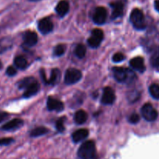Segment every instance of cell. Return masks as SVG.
Here are the masks:
<instances>
[{
	"instance_id": "1",
	"label": "cell",
	"mask_w": 159,
	"mask_h": 159,
	"mask_svg": "<svg viewBox=\"0 0 159 159\" xmlns=\"http://www.w3.org/2000/svg\"><path fill=\"white\" fill-rule=\"evenodd\" d=\"M113 76L118 82L126 84H131L135 82L137 76L132 70L128 68L114 67L113 68Z\"/></svg>"
},
{
	"instance_id": "2",
	"label": "cell",
	"mask_w": 159,
	"mask_h": 159,
	"mask_svg": "<svg viewBox=\"0 0 159 159\" xmlns=\"http://www.w3.org/2000/svg\"><path fill=\"white\" fill-rule=\"evenodd\" d=\"M78 156L81 159H98L94 141H88L84 142L78 151Z\"/></svg>"
},
{
	"instance_id": "3",
	"label": "cell",
	"mask_w": 159,
	"mask_h": 159,
	"mask_svg": "<svg viewBox=\"0 0 159 159\" xmlns=\"http://www.w3.org/2000/svg\"><path fill=\"white\" fill-rule=\"evenodd\" d=\"M130 20L134 27L138 30H142L146 28V22L144 15L139 9H134L130 16Z\"/></svg>"
},
{
	"instance_id": "4",
	"label": "cell",
	"mask_w": 159,
	"mask_h": 159,
	"mask_svg": "<svg viewBox=\"0 0 159 159\" xmlns=\"http://www.w3.org/2000/svg\"><path fill=\"white\" fill-rule=\"evenodd\" d=\"M141 115L147 121L153 122L157 120L158 113L150 103H146L141 108Z\"/></svg>"
},
{
	"instance_id": "5",
	"label": "cell",
	"mask_w": 159,
	"mask_h": 159,
	"mask_svg": "<svg viewBox=\"0 0 159 159\" xmlns=\"http://www.w3.org/2000/svg\"><path fill=\"white\" fill-rule=\"evenodd\" d=\"M82 72L76 68H69L65 75V82L67 85H72L79 82L82 79Z\"/></svg>"
},
{
	"instance_id": "6",
	"label": "cell",
	"mask_w": 159,
	"mask_h": 159,
	"mask_svg": "<svg viewBox=\"0 0 159 159\" xmlns=\"http://www.w3.org/2000/svg\"><path fill=\"white\" fill-rule=\"evenodd\" d=\"M103 37L104 34L102 30L94 29L92 32L91 37L88 39L89 45L93 48H98L103 40Z\"/></svg>"
},
{
	"instance_id": "7",
	"label": "cell",
	"mask_w": 159,
	"mask_h": 159,
	"mask_svg": "<svg viewBox=\"0 0 159 159\" xmlns=\"http://www.w3.org/2000/svg\"><path fill=\"white\" fill-rule=\"evenodd\" d=\"M107 18V11L106 8L99 6L95 9L93 16V20L95 23L98 25L103 24Z\"/></svg>"
},
{
	"instance_id": "8",
	"label": "cell",
	"mask_w": 159,
	"mask_h": 159,
	"mask_svg": "<svg viewBox=\"0 0 159 159\" xmlns=\"http://www.w3.org/2000/svg\"><path fill=\"white\" fill-rule=\"evenodd\" d=\"M115 99H116V95L113 89L110 87H106L103 90L102 99H101L102 103L104 105H111L115 102Z\"/></svg>"
},
{
	"instance_id": "9",
	"label": "cell",
	"mask_w": 159,
	"mask_h": 159,
	"mask_svg": "<svg viewBox=\"0 0 159 159\" xmlns=\"http://www.w3.org/2000/svg\"><path fill=\"white\" fill-rule=\"evenodd\" d=\"M54 28L52 21L51 19L46 17L42 20H40L38 23V29L40 31V33L43 34H48L52 31Z\"/></svg>"
},
{
	"instance_id": "10",
	"label": "cell",
	"mask_w": 159,
	"mask_h": 159,
	"mask_svg": "<svg viewBox=\"0 0 159 159\" xmlns=\"http://www.w3.org/2000/svg\"><path fill=\"white\" fill-rule=\"evenodd\" d=\"M47 107L51 111L61 112L64 110V104L61 101L49 97L47 101Z\"/></svg>"
},
{
	"instance_id": "11",
	"label": "cell",
	"mask_w": 159,
	"mask_h": 159,
	"mask_svg": "<svg viewBox=\"0 0 159 159\" xmlns=\"http://www.w3.org/2000/svg\"><path fill=\"white\" fill-rule=\"evenodd\" d=\"M24 43L27 47H33L37 44L38 41V37L37 34L33 31H26L23 36Z\"/></svg>"
},
{
	"instance_id": "12",
	"label": "cell",
	"mask_w": 159,
	"mask_h": 159,
	"mask_svg": "<svg viewBox=\"0 0 159 159\" xmlns=\"http://www.w3.org/2000/svg\"><path fill=\"white\" fill-rule=\"evenodd\" d=\"M130 65L139 72H144L145 71V65H144V59L141 57H136L134 58L131 59L130 61Z\"/></svg>"
},
{
	"instance_id": "13",
	"label": "cell",
	"mask_w": 159,
	"mask_h": 159,
	"mask_svg": "<svg viewBox=\"0 0 159 159\" xmlns=\"http://www.w3.org/2000/svg\"><path fill=\"white\" fill-rule=\"evenodd\" d=\"M69 2L67 0H61L57 3V6L55 8L56 12L61 17H63L66 15L69 11Z\"/></svg>"
},
{
	"instance_id": "14",
	"label": "cell",
	"mask_w": 159,
	"mask_h": 159,
	"mask_svg": "<svg viewBox=\"0 0 159 159\" xmlns=\"http://www.w3.org/2000/svg\"><path fill=\"white\" fill-rule=\"evenodd\" d=\"M23 121L21 119H13L12 120L9 121L8 123L5 124L1 127V130H13L16 129L20 128L21 126H23Z\"/></svg>"
},
{
	"instance_id": "15",
	"label": "cell",
	"mask_w": 159,
	"mask_h": 159,
	"mask_svg": "<svg viewBox=\"0 0 159 159\" xmlns=\"http://www.w3.org/2000/svg\"><path fill=\"white\" fill-rule=\"evenodd\" d=\"M113 11H112L111 18L113 20L118 18V17L121 16L124 12V4L120 2H113L110 4Z\"/></svg>"
},
{
	"instance_id": "16",
	"label": "cell",
	"mask_w": 159,
	"mask_h": 159,
	"mask_svg": "<svg viewBox=\"0 0 159 159\" xmlns=\"http://www.w3.org/2000/svg\"><path fill=\"white\" fill-rule=\"evenodd\" d=\"M89 136V130L87 129H79L72 134V140L74 142H81Z\"/></svg>"
},
{
	"instance_id": "17",
	"label": "cell",
	"mask_w": 159,
	"mask_h": 159,
	"mask_svg": "<svg viewBox=\"0 0 159 159\" xmlns=\"http://www.w3.org/2000/svg\"><path fill=\"white\" fill-rule=\"evenodd\" d=\"M12 39L11 37H6L0 39V54H3L12 47Z\"/></svg>"
},
{
	"instance_id": "18",
	"label": "cell",
	"mask_w": 159,
	"mask_h": 159,
	"mask_svg": "<svg viewBox=\"0 0 159 159\" xmlns=\"http://www.w3.org/2000/svg\"><path fill=\"white\" fill-rule=\"evenodd\" d=\"M39 90H40V85H39L38 82L36 81L35 82H34L32 85H30L27 89H25V93L24 94H23V97L24 98L31 97V96L37 94V93H38Z\"/></svg>"
},
{
	"instance_id": "19",
	"label": "cell",
	"mask_w": 159,
	"mask_h": 159,
	"mask_svg": "<svg viewBox=\"0 0 159 159\" xmlns=\"http://www.w3.org/2000/svg\"><path fill=\"white\" fill-rule=\"evenodd\" d=\"M61 73L59 69H57V68L53 69L52 71H51L50 78L47 79L46 84H49V85H56V84L58 83L59 80L61 79Z\"/></svg>"
},
{
	"instance_id": "20",
	"label": "cell",
	"mask_w": 159,
	"mask_h": 159,
	"mask_svg": "<svg viewBox=\"0 0 159 159\" xmlns=\"http://www.w3.org/2000/svg\"><path fill=\"white\" fill-rule=\"evenodd\" d=\"M88 119V114L86 113V112L84 111V110H80L79 111H77L75 114V122L77 124H83L84 123H85Z\"/></svg>"
},
{
	"instance_id": "21",
	"label": "cell",
	"mask_w": 159,
	"mask_h": 159,
	"mask_svg": "<svg viewBox=\"0 0 159 159\" xmlns=\"http://www.w3.org/2000/svg\"><path fill=\"white\" fill-rule=\"evenodd\" d=\"M151 65L155 68H159V47L152 51L150 57Z\"/></svg>"
},
{
	"instance_id": "22",
	"label": "cell",
	"mask_w": 159,
	"mask_h": 159,
	"mask_svg": "<svg viewBox=\"0 0 159 159\" xmlns=\"http://www.w3.org/2000/svg\"><path fill=\"white\" fill-rule=\"evenodd\" d=\"M14 64L16 67L19 69H26V67L28 66V62L26 59L23 56H18L14 59Z\"/></svg>"
},
{
	"instance_id": "23",
	"label": "cell",
	"mask_w": 159,
	"mask_h": 159,
	"mask_svg": "<svg viewBox=\"0 0 159 159\" xmlns=\"http://www.w3.org/2000/svg\"><path fill=\"white\" fill-rule=\"evenodd\" d=\"M35 82L36 80L32 77L25 78V79H22V80L19 82L18 86L20 89H27L30 85H32V84Z\"/></svg>"
},
{
	"instance_id": "24",
	"label": "cell",
	"mask_w": 159,
	"mask_h": 159,
	"mask_svg": "<svg viewBox=\"0 0 159 159\" xmlns=\"http://www.w3.org/2000/svg\"><path fill=\"white\" fill-rule=\"evenodd\" d=\"M49 131L48 128L43 127H39L34 128L32 131L30 132V136L34 137V138H36V137H40L42 136L43 134H46Z\"/></svg>"
},
{
	"instance_id": "25",
	"label": "cell",
	"mask_w": 159,
	"mask_h": 159,
	"mask_svg": "<svg viewBox=\"0 0 159 159\" xmlns=\"http://www.w3.org/2000/svg\"><path fill=\"white\" fill-rule=\"evenodd\" d=\"M86 54V48L83 44H78L75 50V54L79 58H83Z\"/></svg>"
},
{
	"instance_id": "26",
	"label": "cell",
	"mask_w": 159,
	"mask_h": 159,
	"mask_svg": "<svg viewBox=\"0 0 159 159\" xmlns=\"http://www.w3.org/2000/svg\"><path fill=\"white\" fill-rule=\"evenodd\" d=\"M149 93L154 99H159V85L158 84L151 85L149 87Z\"/></svg>"
},
{
	"instance_id": "27",
	"label": "cell",
	"mask_w": 159,
	"mask_h": 159,
	"mask_svg": "<svg viewBox=\"0 0 159 159\" xmlns=\"http://www.w3.org/2000/svg\"><path fill=\"white\" fill-rule=\"evenodd\" d=\"M140 98V93L137 90H134V91L130 92L128 93V100L130 102H134L138 101Z\"/></svg>"
},
{
	"instance_id": "28",
	"label": "cell",
	"mask_w": 159,
	"mask_h": 159,
	"mask_svg": "<svg viewBox=\"0 0 159 159\" xmlns=\"http://www.w3.org/2000/svg\"><path fill=\"white\" fill-rule=\"evenodd\" d=\"M66 46L65 44H58L55 47L54 51V54L55 56H61L65 54Z\"/></svg>"
},
{
	"instance_id": "29",
	"label": "cell",
	"mask_w": 159,
	"mask_h": 159,
	"mask_svg": "<svg viewBox=\"0 0 159 159\" xmlns=\"http://www.w3.org/2000/svg\"><path fill=\"white\" fill-rule=\"evenodd\" d=\"M64 121H65V118H61L56 122V128L59 132H63L65 130Z\"/></svg>"
},
{
	"instance_id": "30",
	"label": "cell",
	"mask_w": 159,
	"mask_h": 159,
	"mask_svg": "<svg viewBox=\"0 0 159 159\" xmlns=\"http://www.w3.org/2000/svg\"><path fill=\"white\" fill-rule=\"evenodd\" d=\"M124 59H125V56H124V54H123L122 53H116V54L113 56V61L114 62H116V63L122 61Z\"/></svg>"
},
{
	"instance_id": "31",
	"label": "cell",
	"mask_w": 159,
	"mask_h": 159,
	"mask_svg": "<svg viewBox=\"0 0 159 159\" xmlns=\"http://www.w3.org/2000/svg\"><path fill=\"white\" fill-rule=\"evenodd\" d=\"M129 121H130V123H131V124H133L138 123L140 121L139 115L137 114V113H133V114L130 115V117H129Z\"/></svg>"
},
{
	"instance_id": "32",
	"label": "cell",
	"mask_w": 159,
	"mask_h": 159,
	"mask_svg": "<svg viewBox=\"0 0 159 159\" xmlns=\"http://www.w3.org/2000/svg\"><path fill=\"white\" fill-rule=\"evenodd\" d=\"M13 141V139L10 138H1L0 139V146L3 145H8V144H11Z\"/></svg>"
},
{
	"instance_id": "33",
	"label": "cell",
	"mask_w": 159,
	"mask_h": 159,
	"mask_svg": "<svg viewBox=\"0 0 159 159\" xmlns=\"http://www.w3.org/2000/svg\"><path fill=\"white\" fill-rule=\"evenodd\" d=\"M6 74L9 76H14L16 74V69L12 66H9L6 70Z\"/></svg>"
},
{
	"instance_id": "34",
	"label": "cell",
	"mask_w": 159,
	"mask_h": 159,
	"mask_svg": "<svg viewBox=\"0 0 159 159\" xmlns=\"http://www.w3.org/2000/svg\"><path fill=\"white\" fill-rule=\"evenodd\" d=\"M7 116H8V113H0V124H1L2 122H3V121H4L7 118Z\"/></svg>"
},
{
	"instance_id": "35",
	"label": "cell",
	"mask_w": 159,
	"mask_h": 159,
	"mask_svg": "<svg viewBox=\"0 0 159 159\" xmlns=\"http://www.w3.org/2000/svg\"><path fill=\"white\" fill-rule=\"evenodd\" d=\"M155 8L159 12V0H155Z\"/></svg>"
},
{
	"instance_id": "36",
	"label": "cell",
	"mask_w": 159,
	"mask_h": 159,
	"mask_svg": "<svg viewBox=\"0 0 159 159\" xmlns=\"http://www.w3.org/2000/svg\"><path fill=\"white\" fill-rule=\"evenodd\" d=\"M30 1H32V2H37V1H40V0H30Z\"/></svg>"
},
{
	"instance_id": "37",
	"label": "cell",
	"mask_w": 159,
	"mask_h": 159,
	"mask_svg": "<svg viewBox=\"0 0 159 159\" xmlns=\"http://www.w3.org/2000/svg\"><path fill=\"white\" fill-rule=\"evenodd\" d=\"M2 63L0 62V68H2Z\"/></svg>"
}]
</instances>
